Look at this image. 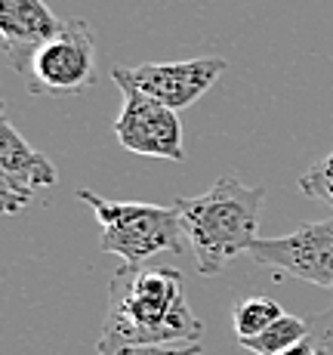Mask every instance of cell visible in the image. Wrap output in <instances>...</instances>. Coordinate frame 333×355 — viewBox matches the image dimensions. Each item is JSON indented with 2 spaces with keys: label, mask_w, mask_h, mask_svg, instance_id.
Listing matches in <instances>:
<instances>
[{
  "label": "cell",
  "mask_w": 333,
  "mask_h": 355,
  "mask_svg": "<svg viewBox=\"0 0 333 355\" xmlns=\"http://www.w3.org/2000/svg\"><path fill=\"white\" fill-rule=\"evenodd\" d=\"M182 272L173 266H120L108 282V303L96 352L124 346L201 343L204 324L186 300Z\"/></svg>",
  "instance_id": "obj_1"
},
{
  "label": "cell",
  "mask_w": 333,
  "mask_h": 355,
  "mask_svg": "<svg viewBox=\"0 0 333 355\" xmlns=\"http://www.w3.org/2000/svg\"><path fill=\"white\" fill-rule=\"evenodd\" d=\"M262 201L266 189L244 186L237 176H219L204 195L176 198L173 207L201 275L213 278L228 269L235 257L250 254V248L260 241Z\"/></svg>",
  "instance_id": "obj_2"
},
{
  "label": "cell",
  "mask_w": 333,
  "mask_h": 355,
  "mask_svg": "<svg viewBox=\"0 0 333 355\" xmlns=\"http://www.w3.org/2000/svg\"><path fill=\"white\" fill-rule=\"evenodd\" d=\"M78 198L93 207L102 235V254L120 257L127 266H142L158 254H182L186 229L176 207L145 201H108L90 189H78Z\"/></svg>",
  "instance_id": "obj_3"
},
{
  "label": "cell",
  "mask_w": 333,
  "mask_h": 355,
  "mask_svg": "<svg viewBox=\"0 0 333 355\" xmlns=\"http://www.w3.org/2000/svg\"><path fill=\"white\" fill-rule=\"evenodd\" d=\"M31 96H78L96 84V37L90 25L68 19L53 40L34 53L28 71Z\"/></svg>",
  "instance_id": "obj_4"
},
{
  "label": "cell",
  "mask_w": 333,
  "mask_h": 355,
  "mask_svg": "<svg viewBox=\"0 0 333 355\" xmlns=\"http://www.w3.org/2000/svg\"><path fill=\"white\" fill-rule=\"evenodd\" d=\"M226 71V59L201 56L186 62H142V65H114L111 80L118 87H133L145 96L158 99L161 105L182 112L198 102Z\"/></svg>",
  "instance_id": "obj_5"
},
{
  "label": "cell",
  "mask_w": 333,
  "mask_h": 355,
  "mask_svg": "<svg viewBox=\"0 0 333 355\" xmlns=\"http://www.w3.org/2000/svg\"><path fill=\"white\" fill-rule=\"evenodd\" d=\"M250 259L266 269L287 272L315 288L333 291V216L305 223L281 238H260L250 248Z\"/></svg>",
  "instance_id": "obj_6"
},
{
  "label": "cell",
  "mask_w": 333,
  "mask_h": 355,
  "mask_svg": "<svg viewBox=\"0 0 333 355\" xmlns=\"http://www.w3.org/2000/svg\"><path fill=\"white\" fill-rule=\"evenodd\" d=\"M120 96L124 102H120V114L114 121V136L127 152L176 164L186 161L179 112L161 105L158 99L145 96L133 87H120Z\"/></svg>",
  "instance_id": "obj_7"
},
{
  "label": "cell",
  "mask_w": 333,
  "mask_h": 355,
  "mask_svg": "<svg viewBox=\"0 0 333 355\" xmlns=\"http://www.w3.org/2000/svg\"><path fill=\"white\" fill-rule=\"evenodd\" d=\"M56 164L44 152H37L3 114L0 118V207L3 214L12 216L25 210L40 189L56 186Z\"/></svg>",
  "instance_id": "obj_8"
},
{
  "label": "cell",
  "mask_w": 333,
  "mask_h": 355,
  "mask_svg": "<svg viewBox=\"0 0 333 355\" xmlns=\"http://www.w3.org/2000/svg\"><path fill=\"white\" fill-rule=\"evenodd\" d=\"M62 28L59 16L44 0H0V46L12 71L25 74L34 53Z\"/></svg>",
  "instance_id": "obj_9"
},
{
  "label": "cell",
  "mask_w": 333,
  "mask_h": 355,
  "mask_svg": "<svg viewBox=\"0 0 333 355\" xmlns=\"http://www.w3.org/2000/svg\"><path fill=\"white\" fill-rule=\"evenodd\" d=\"M284 315V306L271 297H247L235 306L232 312V324H235V337L237 343L250 337H260L262 331H269L278 318Z\"/></svg>",
  "instance_id": "obj_10"
},
{
  "label": "cell",
  "mask_w": 333,
  "mask_h": 355,
  "mask_svg": "<svg viewBox=\"0 0 333 355\" xmlns=\"http://www.w3.org/2000/svg\"><path fill=\"white\" fill-rule=\"evenodd\" d=\"M305 337H309V322H303V318L284 312L269 331H262L260 337L244 340L241 346L250 349L253 355H284L287 349H294L296 343H303Z\"/></svg>",
  "instance_id": "obj_11"
},
{
  "label": "cell",
  "mask_w": 333,
  "mask_h": 355,
  "mask_svg": "<svg viewBox=\"0 0 333 355\" xmlns=\"http://www.w3.org/2000/svg\"><path fill=\"white\" fill-rule=\"evenodd\" d=\"M296 189H300L305 198H312V201H321V204H327V207H333V152L312 164L300 176Z\"/></svg>",
  "instance_id": "obj_12"
},
{
  "label": "cell",
  "mask_w": 333,
  "mask_h": 355,
  "mask_svg": "<svg viewBox=\"0 0 333 355\" xmlns=\"http://www.w3.org/2000/svg\"><path fill=\"white\" fill-rule=\"evenodd\" d=\"M309 340L315 346V355H333V303L327 312L309 322Z\"/></svg>",
  "instance_id": "obj_13"
},
{
  "label": "cell",
  "mask_w": 333,
  "mask_h": 355,
  "mask_svg": "<svg viewBox=\"0 0 333 355\" xmlns=\"http://www.w3.org/2000/svg\"><path fill=\"white\" fill-rule=\"evenodd\" d=\"M201 343L188 346H124V349H105L96 355H198Z\"/></svg>",
  "instance_id": "obj_14"
}]
</instances>
